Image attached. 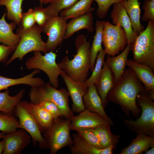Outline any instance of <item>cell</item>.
Listing matches in <instances>:
<instances>
[{"mask_svg":"<svg viewBox=\"0 0 154 154\" xmlns=\"http://www.w3.org/2000/svg\"><path fill=\"white\" fill-rule=\"evenodd\" d=\"M140 93H147L144 86L130 68L126 69L121 78L114 84L108 93V99L119 105L127 117L130 114L138 117L141 112L137 104V95Z\"/></svg>","mask_w":154,"mask_h":154,"instance_id":"cell-1","label":"cell"},{"mask_svg":"<svg viewBox=\"0 0 154 154\" xmlns=\"http://www.w3.org/2000/svg\"><path fill=\"white\" fill-rule=\"evenodd\" d=\"M75 43L76 53L70 60L67 54L57 63L60 68L74 81L84 83L88 79L90 67V41L84 35H79Z\"/></svg>","mask_w":154,"mask_h":154,"instance_id":"cell-2","label":"cell"},{"mask_svg":"<svg viewBox=\"0 0 154 154\" xmlns=\"http://www.w3.org/2000/svg\"><path fill=\"white\" fill-rule=\"evenodd\" d=\"M31 102L36 104L41 101L51 102L56 105L66 119H70L74 116L69 104V94L67 89H57L49 82L38 87H31L29 93Z\"/></svg>","mask_w":154,"mask_h":154,"instance_id":"cell-3","label":"cell"},{"mask_svg":"<svg viewBox=\"0 0 154 154\" xmlns=\"http://www.w3.org/2000/svg\"><path fill=\"white\" fill-rule=\"evenodd\" d=\"M141 114L135 120L124 118V125L136 134L143 133L154 137V103L147 93L139 94L136 99Z\"/></svg>","mask_w":154,"mask_h":154,"instance_id":"cell-4","label":"cell"},{"mask_svg":"<svg viewBox=\"0 0 154 154\" xmlns=\"http://www.w3.org/2000/svg\"><path fill=\"white\" fill-rule=\"evenodd\" d=\"M132 60L145 64L154 71V21L149 20L146 28L137 36L131 44Z\"/></svg>","mask_w":154,"mask_h":154,"instance_id":"cell-5","label":"cell"},{"mask_svg":"<svg viewBox=\"0 0 154 154\" xmlns=\"http://www.w3.org/2000/svg\"><path fill=\"white\" fill-rule=\"evenodd\" d=\"M70 119L60 118L46 131V148L50 149V154H55L63 147L73 144L70 133Z\"/></svg>","mask_w":154,"mask_h":154,"instance_id":"cell-6","label":"cell"},{"mask_svg":"<svg viewBox=\"0 0 154 154\" xmlns=\"http://www.w3.org/2000/svg\"><path fill=\"white\" fill-rule=\"evenodd\" d=\"M43 28L36 24L25 32L21 37L19 42L13 54L5 64L7 66L14 60L18 58L22 60L28 53L39 51L45 53L48 52L46 42L42 38Z\"/></svg>","mask_w":154,"mask_h":154,"instance_id":"cell-7","label":"cell"},{"mask_svg":"<svg viewBox=\"0 0 154 154\" xmlns=\"http://www.w3.org/2000/svg\"><path fill=\"white\" fill-rule=\"evenodd\" d=\"M56 54L49 52L42 55L40 51L34 52V56L29 58L25 62V66L29 70L37 69L44 72L48 76L49 83L54 88L59 87L58 77L65 72L61 69L56 59Z\"/></svg>","mask_w":154,"mask_h":154,"instance_id":"cell-8","label":"cell"},{"mask_svg":"<svg viewBox=\"0 0 154 154\" xmlns=\"http://www.w3.org/2000/svg\"><path fill=\"white\" fill-rule=\"evenodd\" d=\"M102 43L106 54L114 56L123 51L127 44L126 32L119 25L111 24L109 21L104 23L102 34Z\"/></svg>","mask_w":154,"mask_h":154,"instance_id":"cell-9","label":"cell"},{"mask_svg":"<svg viewBox=\"0 0 154 154\" xmlns=\"http://www.w3.org/2000/svg\"><path fill=\"white\" fill-rule=\"evenodd\" d=\"M13 113L19 119V128L24 129L29 133L34 144L38 142L40 148H46V141L41 134L40 127L27 106L26 101H19L15 107Z\"/></svg>","mask_w":154,"mask_h":154,"instance_id":"cell-10","label":"cell"},{"mask_svg":"<svg viewBox=\"0 0 154 154\" xmlns=\"http://www.w3.org/2000/svg\"><path fill=\"white\" fill-rule=\"evenodd\" d=\"M67 22L58 15L49 18L42 27L48 36L46 42L48 52H54L64 39Z\"/></svg>","mask_w":154,"mask_h":154,"instance_id":"cell-11","label":"cell"},{"mask_svg":"<svg viewBox=\"0 0 154 154\" xmlns=\"http://www.w3.org/2000/svg\"><path fill=\"white\" fill-rule=\"evenodd\" d=\"M70 119L71 130L75 131L80 128L94 129L110 124L99 114L85 108Z\"/></svg>","mask_w":154,"mask_h":154,"instance_id":"cell-12","label":"cell"},{"mask_svg":"<svg viewBox=\"0 0 154 154\" xmlns=\"http://www.w3.org/2000/svg\"><path fill=\"white\" fill-rule=\"evenodd\" d=\"M21 129L6 133L3 139L5 148L3 154H20L23 150L30 143L31 136Z\"/></svg>","mask_w":154,"mask_h":154,"instance_id":"cell-13","label":"cell"},{"mask_svg":"<svg viewBox=\"0 0 154 154\" xmlns=\"http://www.w3.org/2000/svg\"><path fill=\"white\" fill-rule=\"evenodd\" d=\"M66 86L72 101L71 110L73 112L79 113L85 109L83 98L88 91L83 85L70 78L65 72L60 75Z\"/></svg>","mask_w":154,"mask_h":154,"instance_id":"cell-14","label":"cell"},{"mask_svg":"<svg viewBox=\"0 0 154 154\" xmlns=\"http://www.w3.org/2000/svg\"><path fill=\"white\" fill-rule=\"evenodd\" d=\"M126 65L134 72L138 80L143 84L145 90L150 98L154 100V74L153 71L145 64L127 60Z\"/></svg>","mask_w":154,"mask_h":154,"instance_id":"cell-15","label":"cell"},{"mask_svg":"<svg viewBox=\"0 0 154 154\" xmlns=\"http://www.w3.org/2000/svg\"><path fill=\"white\" fill-rule=\"evenodd\" d=\"M111 18L114 25H119L125 30L127 37V44H131L137 36L133 29L130 18L122 3L113 4Z\"/></svg>","mask_w":154,"mask_h":154,"instance_id":"cell-16","label":"cell"},{"mask_svg":"<svg viewBox=\"0 0 154 154\" xmlns=\"http://www.w3.org/2000/svg\"><path fill=\"white\" fill-rule=\"evenodd\" d=\"M115 82L113 73L106 62L105 61L100 77L94 84L101 98L104 109L106 107L109 101L108 99V93L113 88Z\"/></svg>","mask_w":154,"mask_h":154,"instance_id":"cell-17","label":"cell"},{"mask_svg":"<svg viewBox=\"0 0 154 154\" xmlns=\"http://www.w3.org/2000/svg\"><path fill=\"white\" fill-rule=\"evenodd\" d=\"M85 108L98 114L106 119L111 125L114 124L112 120L107 115L104 108L101 98L94 84L89 86L83 98Z\"/></svg>","mask_w":154,"mask_h":154,"instance_id":"cell-18","label":"cell"},{"mask_svg":"<svg viewBox=\"0 0 154 154\" xmlns=\"http://www.w3.org/2000/svg\"><path fill=\"white\" fill-rule=\"evenodd\" d=\"M74 143L70 146L72 154H112L116 147L111 146L100 149L96 148L84 141L78 133L72 134Z\"/></svg>","mask_w":154,"mask_h":154,"instance_id":"cell-19","label":"cell"},{"mask_svg":"<svg viewBox=\"0 0 154 154\" xmlns=\"http://www.w3.org/2000/svg\"><path fill=\"white\" fill-rule=\"evenodd\" d=\"M124 50L116 56H107L106 61L112 72L115 82L118 81L125 73L128 54L131 49V44H127Z\"/></svg>","mask_w":154,"mask_h":154,"instance_id":"cell-20","label":"cell"},{"mask_svg":"<svg viewBox=\"0 0 154 154\" xmlns=\"http://www.w3.org/2000/svg\"><path fill=\"white\" fill-rule=\"evenodd\" d=\"M6 13L5 12L0 19V42L9 46L14 51L21 37L13 32L17 25L13 22L8 23L5 20Z\"/></svg>","mask_w":154,"mask_h":154,"instance_id":"cell-21","label":"cell"},{"mask_svg":"<svg viewBox=\"0 0 154 154\" xmlns=\"http://www.w3.org/2000/svg\"><path fill=\"white\" fill-rule=\"evenodd\" d=\"M40 70L35 69L31 73L19 78L13 79L0 76V91L7 90L8 88L18 84H26L31 87L39 86L43 84L44 82L41 78L34 77L35 75L39 73Z\"/></svg>","mask_w":154,"mask_h":154,"instance_id":"cell-22","label":"cell"},{"mask_svg":"<svg viewBox=\"0 0 154 154\" xmlns=\"http://www.w3.org/2000/svg\"><path fill=\"white\" fill-rule=\"evenodd\" d=\"M154 146V137L143 133H139L129 145L123 148L119 154H142Z\"/></svg>","mask_w":154,"mask_h":154,"instance_id":"cell-23","label":"cell"},{"mask_svg":"<svg viewBox=\"0 0 154 154\" xmlns=\"http://www.w3.org/2000/svg\"><path fill=\"white\" fill-rule=\"evenodd\" d=\"M82 29H86L89 32L94 31L92 13L72 19L67 24L64 39H68L75 33Z\"/></svg>","mask_w":154,"mask_h":154,"instance_id":"cell-24","label":"cell"},{"mask_svg":"<svg viewBox=\"0 0 154 154\" xmlns=\"http://www.w3.org/2000/svg\"><path fill=\"white\" fill-rule=\"evenodd\" d=\"M121 3L130 18L133 31L137 36L145 29L140 21V3L138 0H127Z\"/></svg>","mask_w":154,"mask_h":154,"instance_id":"cell-25","label":"cell"},{"mask_svg":"<svg viewBox=\"0 0 154 154\" xmlns=\"http://www.w3.org/2000/svg\"><path fill=\"white\" fill-rule=\"evenodd\" d=\"M94 0H79L71 7L61 11L60 16L66 21L92 13L95 9L91 6Z\"/></svg>","mask_w":154,"mask_h":154,"instance_id":"cell-26","label":"cell"},{"mask_svg":"<svg viewBox=\"0 0 154 154\" xmlns=\"http://www.w3.org/2000/svg\"><path fill=\"white\" fill-rule=\"evenodd\" d=\"M26 104L41 131H46L50 128L54 123L52 116L48 112L37 104L26 101Z\"/></svg>","mask_w":154,"mask_h":154,"instance_id":"cell-27","label":"cell"},{"mask_svg":"<svg viewBox=\"0 0 154 154\" xmlns=\"http://www.w3.org/2000/svg\"><path fill=\"white\" fill-rule=\"evenodd\" d=\"M105 21V20H97L96 22L95 33L93 37L92 44L90 48V70L91 71L94 68L98 54L103 49L102 47V34Z\"/></svg>","mask_w":154,"mask_h":154,"instance_id":"cell-28","label":"cell"},{"mask_svg":"<svg viewBox=\"0 0 154 154\" xmlns=\"http://www.w3.org/2000/svg\"><path fill=\"white\" fill-rule=\"evenodd\" d=\"M25 90L20 91L15 96H11L9 91H0V112L3 113L13 114L14 109L23 97Z\"/></svg>","mask_w":154,"mask_h":154,"instance_id":"cell-29","label":"cell"},{"mask_svg":"<svg viewBox=\"0 0 154 154\" xmlns=\"http://www.w3.org/2000/svg\"><path fill=\"white\" fill-rule=\"evenodd\" d=\"M24 0H0V5L7 9V18L17 25L20 24L23 14L22 5Z\"/></svg>","mask_w":154,"mask_h":154,"instance_id":"cell-30","label":"cell"},{"mask_svg":"<svg viewBox=\"0 0 154 154\" xmlns=\"http://www.w3.org/2000/svg\"><path fill=\"white\" fill-rule=\"evenodd\" d=\"M110 124L94 129H91L97 136L104 148L113 146L116 147L119 142L120 136L113 134L110 130Z\"/></svg>","mask_w":154,"mask_h":154,"instance_id":"cell-31","label":"cell"},{"mask_svg":"<svg viewBox=\"0 0 154 154\" xmlns=\"http://www.w3.org/2000/svg\"><path fill=\"white\" fill-rule=\"evenodd\" d=\"M106 52L104 49H103L98 54L96 59L94 68L92 73L86 81L83 84L87 88L91 85L94 84L99 79L102 71Z\"/></svg>","mask_w":154,"mask_h":154,"instance_id":"cell-32","label":"cell"},{"mask_svg":"<svg viewBox=\"0 0 154 154\" xmlns=\"http://www.w3.org/2000/svg\"><path fill=\"white\" fill-rule=\"evenodd\" d=\"M19 121L13 114L0 112V131L6 133H11L19 128Z\"/></svg>","mask_w":154,"mask_h":154,"instance_id":"cell-33","label":"cell"},{"mask_svg":"<svg viewBox=\"0 0 154 154\" xmlns=\"http://www.w3.org/2000/svg\"><path fill=\"white\" fill-rule=\"evenodd\" d=\"M79 0H53L46 8L49 18L58 15L62 10L68 8Z\"/></svg>","mask_w":154,"mask_h":154,"instance_id":"cell-34","label":"cell"},{"mask_svg":"<svg viewBox=\"0 0 154 154\" xmlns=\"http://www.w3.org/2000/svg\"><path fill=\"white\" fill-rule=\"evenodd\" d=\"M33 9L30 8L27 12L23 13L20 25L16 34L20 37L26 31L36 24Z\"/></svg>","mask_w":154,"mask_h":154,"instance_id":"cell-35","label":"cell"},{"mask_svg":"<svg viewBox=\"0 0 154 154\" xmlns=\"http://www.w3.org/2000/svg\"><path fill=\"white\" fill-rule=\"evenodd\" d=\"M80 137L85 142L98 149L104 148L97 136L91 129L80 128L76 131Z\"/></svg>","mask_w":154,"mask_h":154,"instance_id":"cell-36","label":"cell"},{"mask_svg":"<svg viewBox=\"0 0 154 154\" xmlns=\"http://www.w3.org/2000/svg\"><path fill=\"white\" fill-rule=\"evenodd\" d=\"M97 3L98 8L96 14L99 19H102L106 17L109 9L112 4L122 2L127 0H94Z\"/></svg>","mask_w":154,"mask_h":154,"instance_id":"cell-37","label":"cell"},{"mask_svg":"<svg viewBox=\"0 0 154 154\" xmlns=\"http://www.w3.org/2000/svg\"><path fill=\"white\" fill-rule=\"evenodd\" d=\"M49 112L53 116L54 122L64 118L59 109L54 103L48 101H41L36 104Z\"/></svg>","mask_w":154,"mask_h":154,"instance_id":"cell-38","label":"cell"},{"mask_svg":"<svg viewBox=\"0 0 154 154\" xmlns=\"http://www.w3.org/2000/svg\"><path fill=\"white\" fill-rule=\"evenodd\" d=\"M33 9L36 23L38 26L42 28L49 19L46 8L40 6L36 7Z\"/></svg>","mask_w":154,"mask_h":154,"instance_id":"cell-39","label":"cell"},{"mask_svg":"<svg viewBox=\"0 0 154 154\" xmlns=\"http://www.w3.org/2000/svg\"><path fill=\"white\" fill-rule=\"evenodd\" d=\"M142 8L144 12L141 17L142 21H154V0H145Z\"/></svg>","mask_w":154,"mask_h":154,"instance_id":"cell-40","label":"cell"},{"mask_svg":"<svg viewBox=\"0 0 154 154\" xmlns=\"http://www.w3.org/2000/svg\"><path fill=\"white\" fill-rule=\"evenodd\" d=\"M13 51L9 46L0 44V62L6 63L9 55Z\"/></svg>","mask_w":154,"mask_h":154,"instance_id":"cell-41","label":"cell"},{"mask_svg":"<svg viewBox=\"0 0 154 154\" xmlns=\"http://www.w3.org/2000/svg\"><path fill=\"white\" fill-rule=\"evenodd\" d=\"M5 148V142L4 139L0 142V154L4 151Z\"/></svg>","mask_w":154,"mask_h":154,"instance_id":"cell-42","label":"cell"},{"mask_svg":"<svg viewBox=\"0 0 154 154\" xmlns=\"http://www.w3.org/2000/svg\"><path fill=\"white\" fill-rule=\"evenodd\" d=\"M145 154H154V146L145 152Z\"/></svg>","mask_w":154,"mask_h":154,"instance_id":"cell-43","label":"cell"},{"mask_svg":"<svg viewBox=\"0 0 154 154\" xmlns=\"http://www.w3.org/2000/svg\"><path fill=\"white\" fill-rule=\"evenodd\" d=\"M6 133L2 132L0 133V139L3 138L6 135Z\"/></svg>","mask_w":154,"mask_h":154,"instance_id":"cell-44","label":"cell"},{"mask_svg":"<svg viewBox=\"0 0 154 154\" xmlns=\"http://www.w3.org/2000/svg\"><path fill=\"white\" fill-rule=\"evenodd\" d=\"M53 0H44L43 3L46 4L50 3Z\"/></svg>","mask_w":154,"mask_h":154,"instance_id":"cell-45","label":"cell"},{"mask_svg":"<svg viewBox=\"0 0 154 154\" xmlns=\"http://www.w3.org/2000/svg\"><path fill=\"white\" fill-rule=\"evenodd\" d=\"M39 1L41 6L43 4L44 0H39Z\"/></svg>","mask_w":154,"mask_h":154,"instance_id":"cell-46","label":"cell"},{"mask_svg":"<svg viewBox=\"0 0 154 154\" xmlns=\"http://www.w3.org/2000/svg\"></svg>","mask_w":154,"mask_h":154,"instance_id":"cell-47","label":"cell"}]
</instances>
